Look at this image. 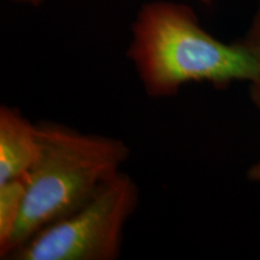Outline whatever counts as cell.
Listing matches in <instances>:
<instances>
[{"label":"cell","instance_id":"6","mask_svg":"<svg viewBox=\"0 0 260 260\" xmlns=\"http://www.w3.org/2000/svg\"><path fill=\"white\" fill-rule=\"evenodd\" d=\"M241 40L251 52L256 65L254 79L249 82V96L256 110L260 112V4L252 19L248 31Z\"/></svg>","mask_w":260,"mask_h":260},{"label":"cell","instance_id":"5","mask_svg":"<svg viewBox=\"0 0 260 260\" xmlns=\"http://www.w3.org/2000/svg\"><path fill=\"white\" fill-rule=\"evenodd\" d=\"M27 182L25 176L0 183V258L8 254L23 211Z\"/></svg>","mask_w":260,"mask_h":260},{"label":"cell","instance_id":"3","mask_svg":"<svg viewBox=\"0 0 260 260\" xmlns=\"http://www.w3.org/2000/svg\"><path fill=\"white\" fill-rule=\"evenodd\" d=\"M140 190L121 172L79 210L35 233L6 260H116Z\"/></svg>","mask_w":260,"mask_h":260},{"label":"cell","instance_id":"1","mask_svg":"<svg viewBox=\"0 0 260 260\" xmlns=\"http://www.w3.org/2000/svg\"><path fill=\"white\" fill-rule=\"evenodd\" d=\"M126 57L145 93L153 99L177 95L190 83L216 88L249 83L256 71L242 40H218L201 25L189 5L170 0H154L140 8Z\"/></svg>","mask_w":260,"mask_h":260},{"label":"cell","instance_id":"9","mask_svg":"<svg viewBox=\"0 0 260 260\" xmlns=\"http://www.w3.org/2000/svg\"><path fill=\"white\" fill-rule=\"evenodd\" d=\"M200 3H203V4H211L212 3V0H199Z\"/></svg>","mask_w":260,"mask_h":260},{"label":"cell","instance_id":"8","mask_svg":"<svg viewBox=\"0 0 260 260\" xmlns=\"http://www.w3.org/2000/svg\"><path fill=\"white\" fill-rule=\"evenodd\" d=\"M9 2L19 3V4H27L30 6H40L45 3V0H9Z\"/></svg>","mask_w":260,"mask_h":260},{"label":"cell","instance_id":"2","mask_svg":"<svg viewBox=\"0 0 260 260\" xmlns=\"http://www.w3.org/2000/svg\"><path fill=\"white\" fill-rule=\"evenodd\" d=\"M39 155L25 176L27 193L8 255L39 230L84 204L122 172L130 154L122 139L38 122Z\"/></svg>","mask_w":260,"mask_h":260},{"label":"cell","instance_id":"4","mask_svg":"<svg viewBox=\"0 0 260 260\" xmlns=\"http://www.w3.org/2000/svg\"><path fill=\"white\" fill-rule=\"evenodd\" d=\"M39 155L38 124L15 106H0V183L24 177Z\"/></svg>","mask_w":260,"mask_h":260},{"label":"cell","instance_id":"7","mask_svg":"<svg viewBox=\"0 0 260 260\" xmlns=\"http://www.w3.org/2000/svg\"><path fill=\"white\" fill-rule=\"evenodd\" d=\"M247 178L251 182H254L256 184H260V158L256 160L247 172Z\"/></svg>","mask_w":260,"mask_h":260}]
</instances>
